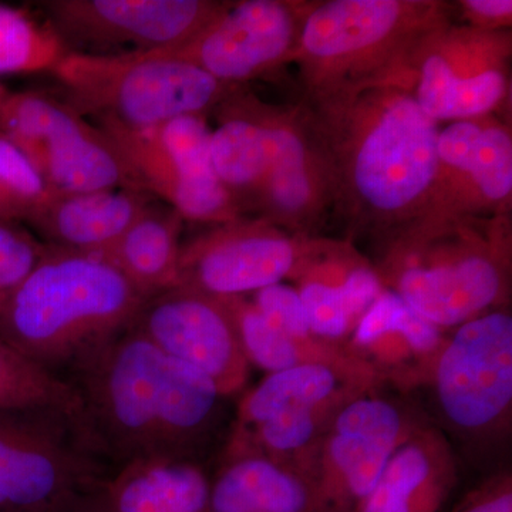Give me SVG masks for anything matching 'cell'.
Listing matches in <instances>:
<instances>
[{"mask_svg": "<svg viewBox=\"0 0 512 512\" xmlns=\"http://www.w3.org/2000/svg\"><path fill=\"white\" fill-rule=\"evenodd\" d=\"M312 100L308 123L332 195L356 224L413 228L440 217V130L407 67Z\"/></svg>", "mask_w": 512, "mask_h": 512, "instance_id": "cell-1", "label": "cell"}, {"mask_svg": "<svg viewBox=\"0 0 512 512\" xmlns=\"http://www.w3.org/2000/svg\"><path fill=\"white\" fill-rule=\"evenodd\" d=\"M111 474L131 464H200L220 423L222 396L200 370L165 355L130 326L67 376Z\"/></svg>", "mask_w": 512, "mask_h": 512, "instance_id": "cell-2", "label": "cell"}, {"mask_svg": "<svg viewBox=\"0 0 512 512\" xmlns=\"http://www.w3.org/2000/svg\"><path fill=\"white\" fill-rule=\"evenodd\" d=\"M146 301L100 256L49 247L0 298V340L66 380L86 357L133 326Z\"/></svg>", "mask_w": 512, "mask_h": 512, "instance_id": "cell-3", "label": "cell"}, {"mask_svg": "<svg viewBox=\"0 0 512 512\" xmlns=\"http://www.w3.org/2000/svg\"><path fill=\"white\" fill-rule=\"evenodd\" d=\"M440 3L330 0L309 6L296 59L312 99L400 72L423 37L446 25Z\"/></svg>", "mask_w": 512, "mask_h": 512, "instance_id": "cell-4", "label": "cell"}, {"mask_svg": "<svg viewBox=\"0 0 512 512\" xmlns=\"http://www.w3.org/2000/svg\"><path fill=\"white\" fill-rule=\"evenodd\" d=\"M52 73L66 92L64 101L82 116L137 130L178 117L205 116L237 89L160 52H67Z\"/></svg>", "mask_w": 512, "mask_h": 512, "instance_id": "cell-5", "label": "cell"}, {"mask_svg": "<svg viewBox=\"0 0 512 512\" xmlns=\"http://www.w3.org/2000/svg\"><path fill=\"white\" fill-rule=\"evenodd\" d=\"M110 476L76 414L0 409V512H52Z\"/></svg>", "mask_w": 512, "mask_h": 512, "instance_id": "cell-6", "label": "cell"}, {"mask_svg": "<svg viewBox=\"0 0 512 512\" xmlns=\"http://www.w3.org/2000/svg\"><path fill=\"white\" fill-rule=\"evenodd\" d=\"M109 137L131 184L160 198L184 220L228 222L241 217L237 202L215 174L205 116H184L153 128L96 120Z\"/></svg>", "mask_w": 512, "mask_h": 512, "instance_id": "cell-7", "label": "cell"}, {"mask_svg": "<svg viewBox=\"0 0 512 512\" xmlns=\"http://www.w3.org/2000/svg\"><path fill=\"white\" fill-rule=\"evenodd\" d=\"M0 134L29 157L56 194L134 188L109 137L64 100L9 93L0 104Z\"/></svg>", "mask_w": 512, "mask_h": 512, "instance_id": "cell-8", "label": "cell"}, {"mask_svg": "<svg viewBox=\"0 0 512 512\" xmlns=\"http://www.w3.org/2000/svg\"><path fill=\"white\" fill-rule=\"evenodd\" d=\"M49 28L67 52L89 55L173 50L227 8L210 0H50Z\"/></svg>", "mask_w": 512, "mask_h": 512, "instance_id": "cell-9", "label": "cell"}, {"mask_svg": "<svg viewBox=\"0 0 512 512\" xmlns=\"http://www.w3.org/2000/svg\"><path fill=\"white\" fill-rule=\"evenodd\" d=\"M505 37L487 29H434L407 63L413 93L434 121L487 116L507 97Z\"/></svg>", "mask_w": 512, "mask_h": 512, "instance_id": "cell-10", "label": "cell"}, {"mask_svg": "<svg viewBox=\"0 0 512 512\" xmlns=\"http://www.w3.org/2000/svg\"><path fill=\"white\" fill-rule=\"evenodd\" d=\"M306 6L282 0L228 3L212 22L173 50H158L237 86L296 59Z\"/></svg>", "mask_w": 512, "mask_h": 512, "instance_id": "cell-11", "label": "cell"}, {"mask_svg": "<svg viewBox=\"0 0 512 512\" xmlns=\"http://www.w3.org/2000/svg\"><path fill=\"white\" fill-rule=\"evenodd\" d=\"M133 326L165 355L210 377L224 397L247 382L249 362L224 299L174 286L148 298Z\"/></svg>", "mask_w": 512, "mask_h": 512, "instance_id": "cell-12", "label": "cell"}, {"mask_svg": "<svg viewBox=\"0 0 512 512\" xmlns=\"http://www.w3.org/2000/svg\"><path fill=\"white\" fill-rule=\"evenodd\" d=\"M437 397L454 427L493 426L512 402V318L494 312L468 320L441 352Z\"/></svg>", "mask_w": 512, "mask_h": 512, "instance_id": "cell-13", "label": "cell"}, {"mask_svg": "<svg viewBox=\"0 0 512 512\" xmlns=\"http://www.w3.org/2000/svg\"><path fill=\"white\" fill-rule=\"evenodd\" d=\"M296 258V245L272 224L239 217L181 245L175 286L237 298L279 284Z\"/></svg>", "mask_w": 512, "mask_h": 512, "instance_id": "cell-14", "label": "cell"}, {"mask_svg": "<svg viewBox=\"0 0 512 512\" xmlns=\"http://www.w3.org/2000/svg\"><path fill=\"white\" fill-rule=\"evenodd\" d=\"M403 419L386 400L359 399L340 410L326 447L325 476L313 484L320 512H359L394 451Z\"/></svg>", "mask_w": 512, "mask_h": 512, "instance_id": "cell-15", "label": "cell"}, {"mask_svg": "<svg viewBox=\"0 0 512 512\" xmlns=\"http://www.w3.org/2000/svg\"><path fill=\"white\" fill-rule=\"evenodd\" d=\"M503 289V272L484 245L441 251L437 259L410 254L397 278V293L434 326L463 325L490 308Z\"/></svg>", "mask_w": 512, "mask_h": 512, "instance_id": "cell-16", "label": "cell"}, {"mask_svg": "<svg viewBox=\"0 0 512 512\" xmlns=\"http://www.w3.org/2000/svg\"><path fill=\"white\" fill-rule=\"evenodd\" d=\"M440 205L443 217L504 207L512 192V140L503 124L453 121L439 131Z\"/></svg>", "mask_w": 512, "mask_h": 512, "instance_id": "cell-17", "label": "cell"}, {"mask_svg": "<svg viewBox=\"0 0 512 512\" xmlns=\"http://www.w3.org/2000/svg\"><path fill=\"white\" fill-rule=\"evenodd\" d=\"M217 109L221 123L211 133L212 165L242 211L251 207L274 167L286 116L237 89Z\"/></svg>", "mask_w": 512, "mask_h": 512, "instance_id": "cell-18", "label": "cell"}, {"mask_svg": "<svg viewBox=\"0 0 512 512\" xmlns=\"http://www.w3.org/2000/svg\"><path fill=\"white\" fill-rule=\"evenodd\" d=\"M153 201L138 188L55 194L26 227L49 247L101 255Z\"/></svg>", "mask_w": 512, "mask_h": 512, "instance_id": "cell-19", "label": "cell"}, {"mask_svg": "<svg viewBox=\"0 0 512 512\" xmlns=\"http://www.w3.org/2000/svg\"><path fill=\"white\" fill-rule=\"evenodd\" d=\"M328 195L329 174L311 127L286 116L274 167L251 207L269 224L302 228L313 224Z\"/></svg>", "mask_w": 512, "mask_h": 512, "instance_id": "cell-20", "label": "cell"}, {"mask_svg": "<svg viewBox=\"0 0 512 512\" xmlns=\"http://www.w3.org/2000/svg\"><path fill=\"white\" fill-rule=\"evenodd\" d=\"M229 451L211 483L210 512H320L312 481L261 454Z\"/></svg>", "mask_w": 512, "mask_h": 512, "instance_id": "cell-21", "label": "cell"}, {"mask_svg": "<svg viewBox=\"0 0 512 512\" xmlns=\"http://www.w3.org/2000/svg\"><path fill=\"white\" fill-rule=\"evenodd\" d=\"M184 217L156 200L100 258L109 262L146 298L177 285Z\"/></svg>", "mask_w": 512, "mask_h": 512, "instance_id": "cell-22", "label": "cell"}, {"mask_svg": "<svg viewBox=\"0 0 512 512\" xmlns=\"http://www.w3.org/2000/svg\"><path fill=\"white\" fill-rule=\"evenodd\" d=\"M104 488L113 512H210L211 481L197 463L131 464L114 471Z\"/></svg>", "mask_w": 512, "mask_h": 512, "instance_id": "cell-23", "label": "cell"}, {"mask_svg": "<svg viewBox=\"0 0 512 512\" xmlns=\"http://www.w3.org/2000/svg\"><path fill=\"white\" fill-rule=\"evenodd\" d=\"M446 488L427 444H402L359 512H436Z\"/></svg>", "mask_w": 512, "mask_h": 512, "instance_id": "cell-24", "label": "cell"}, {"mask_svg": "<svg viewBox=\"0 0 512 512\" xmlns=\"http://www.w3.org/2000/svg\"><path fill=\"white\" fill-rule=\"evenodd\" d=\"M339 389L338 376L323 363L306 362L271 373L239 406L238 429H247L276 413H322Z\"/></svg>", "mask_w": 512, "mask_h": 512, "instance_id": "cell-25", "label": "cell"}, {"mask_svg": "<svg viewBox=\"0 0 512 512\" xmlns=\"http://www.w3.org/2000/svg\"><path fill=\"white\" fill-rule=\"evenodd\" d=\"M382 285L372 269L359 266L346 275L339 285L311 281L303 285V308L311 332L320 338L338 339L346 335L353 322L372 306L382 293Z\"/></svg>", "mask_w": 512, "mask_h": 512, "instance_id": "cell-26", "label": "cell"}, {"mask_svg": "<svg viewBox=\"0 0 512 512\" xmlns=\"http://www.w3.org/2000/svg\"><path fill=\"white\" fill-rule=\"evenodd\" d=\"M55 407L82 417L72 384L30 362L0 340V409Z\"/></svg>", "mask_w": 512, "mask_h": 512, "instance_id": "cell-27", "label": "cell"}, {"mask_svg": "<svg viewBox=\"0 0 512 512\" xmlns=\"http://www.w3.org/2000/svg\"><path fill=\"white\" fill-rule=\"evenodd\" d=\"M66 53L49 26L37 25L22 10L0 5V74L52 72Z\"/></svg>", "mask_w": 512, "mask_h": 512, "instance_id": "cell-28", "label": "cell"}, {"mask_svg": "<svg viewBox=\"0 0 512 512\" xmlns=\"http://www.w3.org/2000/svg\"><path fill=\"white\" fill-rule=\"evenodd\" d=\"M394 333L417 353L433 352L440 345L437 326L410 308L399 293L384 291L357 322L355 342L369 348Z\"/></svg>", "mask_w": 512, "mask_h": 512, "instance_id": "cell-29", "label": "cell"}, {"mask_svg": "<svg viewBox=\"0 0 512 512\" xmlns=\"http://www.w3.org/2000/svg\"><path fill=\"white\" fill-rule=\"evenodd\" d=\"M55 194L29 157L0 134V221L26 225Z\"/></svg>", "mask_w": 512, "mask_h": 512, "instance_id": "cell-30", "label": "cell"}, {"mask_svg": "<svg viewBox=\"0 0 512 512\" xmlns=\"http://www.w3.org/2000/svg\"><path fill=\"white\" fill-rule=\"evenodd\" d=\"M227 303L234 318L239 342L248 362L261 369L276 373L302 365L299 343L265 319L252 303L237 298H221Z\"/></svg>", "mask_w": 512, "mask_h": 512, "instance_id": "cell-31", "label": "cell"}, {"mask_svg": "<svg viewBox=\"0 0 512 512\" xmlns=\"http://www.w3.org/2000/svg\"><path fill=\"white\" fill-rule=\"evenodd\" d=\"M47 249L26 225L0 221V298L36 268Z\"/></svg>", "mask_w": 512, "mask_h": 512, "instance_id": "cell-32", "label": "cell"}, {"mask_svg": "<svg viewBox=\"0 0 512 512\" xmlns=\"http://www.w3.org/2000/svg\"><path fill=\"white\" fill-rule=\"evenodd\" d=\"M252 305L289 338L296 342L309 338L311 326L308 315L295 289L281 284L266 286L256 292Z\"/></svg>", "mask_w": 512, "mask_h": 512, "instance_id": "cell-33", "label": "cell"}, {"mask_svg": "<svg viewBox=\"0 0 512 512\" xmlns=\"http://www.w3.org/2000/svg\"><path fill=\"white\" fill-rule=\"evenodd\" d=\"M461 8L466 10L468 18L483 26L481 29H494L511 20V0H466Z\"/></svg>", "mask_w": 512, "mask_h": 512, "instance_id": "cell-34", "label": "cell"}, {"mask_svg": "<svg viewBox=\"0 0 512 512\" xmlns=\"http://www.w3.org/2000/svg\"><path fill=\"white\" fill-rule=\"evenodd\" d=\"M454 512H512L511 487L500 485L474 495Z\"/></svg>", "mask_w": 512, "mask_h": 512, "instance_id": "cell-35", "label": "cell"}, {"mask_svg": "<svg viewBox=\"0 0 512 512\" xmlns=\"http://www.w3.org/2000/svg\"><path fill=\"white\" fill-rule=\"evenodd\" d=\"M104 484L74 495L52 512H113Z\"/></svg>", "mask_w": 512, "mask_h": 512, "instance_id": "cell-36", "label": "cell"}, {"mask_svg": "<svg viewBox=\"0 0 512 512\" xmlns=\"http://www.w3.org/2000/svg\"><path fill=\"white\" fill-rule=\"evenodd\" d=\"M9 90L6 89V87H3L2 84H0V104H2V101L8 97Z\"/></svg>", "mask_w": 512, "mask_h": 512, "instance_id": "cell-37", "label": "cell"}]
</instances>
